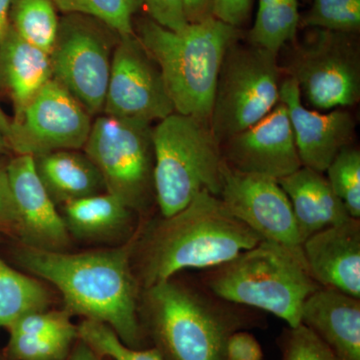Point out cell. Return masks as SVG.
<instances>
[{"mask_svg":"<svg viewBox=\"0 0 360 360\" xmlns=\"http://www.w3.org/2000/svg\"><path fill=\"white\" fill-rule=\"evenodd\" d=\"M174 112L155 59L135 33L120 37L111 60L104 115L153 123Z\"/></svg>","mask_w":360,"mask_h":360,"instance_id":"cell-12","label":"cell"},{"mask_svg":"<svg viewBox=\"0 0 360 360\" xmlns=\"http://www.w3.org/2000/svg\"><path fill=\"white\" fill-rule=\"evenodd\" d=\"M284 360H340L314 331L300 324L291 328Z\"/></svg>","mask_w":360,"mask_h":360,"instance_id":"cell-32","label":"cell"},{"mask_svg":"<svg viewBox=\"0 0 360 360\" xmlns=\"http://www.w3.org/2000/svg\"><path fill=\"white\" fill-rule=\"evenodd\" d=\"M151 123L98 116L84 149L103 175L106 193L134 212L155 200V149Z\"/></svg>","mask_w":360,"mask_h":360,"instance_id":"cell-8","label":"cell"},{"mask_svg":"<svg viewBox=\"0 0 360 360\" xmlns=\"http://www.w3.org/2000/svg\"><path fill=\"white\" fill-rule=\"evenodd\" d=\"M310 276L321 288L360 298V224L349 219L312 234L302 245Z\"/></svg>","mask_w":360,"mask_h":360,"instance_id":"cell-17","label":"cell"},{"mask_svg":"<svg viewBox=\"0 0 360 360\" xmlns=\"http://www.w3.org/2000/svg\"><path fill=\"white\" fill-rule=\"evenodd\" d=\"M279 101L288 108L302 167L324 174L335 156L352 146L354 116L343 108L321 113L305 108L297 84L288 77L281 82Z\"/></svg>","mask_w":360,"mask_h":360,"instance_id":"cell-16","label":"cell"},{"mask_svg":"<svg viewBox=\"0 0 360 360\" xmlns=\"http://www.w3.org/2000/svg\"><path fill=\"white\" fill-rule=\"evenodd\" d=\"M52 78L49 53L22 39L9 23L0 44V86L13 99L14 118Z\"/></svg>","mask_w":360,"mask_h":360,"instance_id":"cell-20","label":"cell"},{"mask_svg":"<svg viewBox=\"0 0 360 360\" xmlns=\"http://www.w3.org/2000/svg\"><path fill=\"white\" fill-rule=\"evenodd\" d=\"M78 336L99 357L111 360H163L158 348L139 350L127 347L115 330L103 322L85 319L77 326Z\"/></svg>","mask_w":360,"mask_h":360,"instance_id":"cell-27","label":"cell"},{"mask_svg":"<svg viewBox=\"0 0 360 360\" xmlns=\"http://www.w3.org/2000/svg\"><path fill=\"white\" fill-rule=\"evenodd\" d=\"M134 27L160 66L175 112L210 123L220 68L227 49L243 39L241 28L213 16L179 32L150 18H134Z\"/></svg>","mask_w":360,"mask_h":360,"instance_id":"cell-3","label":"cell"},{"mask_svg":"<svg viewBox=\"0 0 360 360\" xmlns=\"http://www.w3.org/2000/svg\"><path fill=\"white\" fill-rule=\"evenodd\" d=\"M360 298L319 288L303 303L302 324L340 360H360Z\"/></svg>","mask_w":360,"mask_h":360,"instance_id":"cell-18","label":"cell"},{"mask_svg":"<svg viewBox=\"0 0 360 360\" xmlns=\"http://www.w3.org/2000/svg\"><path fill=\"white\" fill-rule=\"evenodd\" d=\"M149 18L158 25L174 32L184 30L187 22L182 0H139Z\"/></svg>","mask_w":360,"mask_h":360,"instance_id":"cell-33","label":"cell"},{"mask_svg":"<svg viewBox=\"0 0 360 360\" xmlns=\"http://www.w3.org/2000/svg\"><path fill=\"white\" fill-rule=\"evenodd\" d=\"M252 0H213L212 16L241 28L250 18Z\"/></svg>","mask_w":360,"mask_h":360,"instance_id":"cell-35","label":"cell"},{"mask_svg":"<svg viewBox=\"0 0 360 360\" xmlns=\"http://www.w3.org/2000/svg\"><path fill=\"white\" fill-rule=\"evenodd\" d=\"M75 338L9 333L7 356L13 360H65Z\"/></svg>","mask_w":360,"mask_h":360,"instance_id":"cell-30","label":"cell"},{"mask_svg":"<svg viewBox=\"0 0 360 360\" xmlns=\"http://www.w3.org/2000/svg\"><path fill=\"white\" fill-rule=\"evenodd\" d=\"M300 27L356 34L360 30V0H314L311 8L300 16Z\"/></svg>","mask_w":360,"mask_h":360,"instance_id":"cell-29","label":"cell"},{"mask_svg":"<svg viewBox=\"0 0 360 360\" xmlns=\"http://www.w3.org/2000/svg\"><path fill=\"white\" fill-rule=\"evenodd\" d=\"M262 240L219 196L201 191L184 210L162 217L146 234L141 255L144 290L181 270L219 266Z\"/></svg>","mask_w":360,"mask_h":360,"instance_id":"cell-2","label":"cell"},{"mask_svg":"<svg viewBox=\"0 0 360 360\" xmlns=\"http://www.w3.org/2000/svg\"><path fill=\"white\" fill-rule=\"evenodd\" d=\"M45 191L56 205L106 193L103 175L82 149H65L33 158Z\"/></svg>","mask_w":360,"mask_h":360,"instance_id":"cell-21","label":"cell"},{"mask_svg":"<svg viewBox=\"0 0 360 360\" xmlns=\"http://www.w3.org/2000/svg\"><path fill=\"white\" fill-rule=\"evenodd\" d=\"M207 270L203 285L213 295L269 312L290 328L302 324L303 303L321 288L310 276L302 255L267 240Z\"/></svg>","mask_w":360,"mask_h":360,"instance_id":"cell-4","label":"cell"},{"mask_svg":"<svg viewBox=\"0 0 360 360\" xmlns=\"http://www.w3.org/2000/svg\"><path fill=\"white\" fill-rule=\"evenodd\" d=\"M134 246L82 253L56 252L21 245L18 264L33 276L53 284L68 314L103 322L127 347L141 343L139 283L130 265Z\"/></svg>","mask_w":360,"mask_h":360,"instance_id":"cell-1","label":"cell"},{"mask_svg":"<svg viewBox=\"0 0 360 360\" xmlns=\"http://www.w3.org/2000/svg\"><path fill=\"white\" fill-rule=\"evenodd\" d=\"M300 0H274L258 8L248 42L277 54L288 42L295 41L300 27Z\"/></svg>","mask_w":360,"mask_h":360,"instance_id":"cell-24","label":"cell"},{"mask_svg":"<svg viewBox=\"0 0 360 360\" xmlns=\"http://www.w3.org/2000/svg\"><path fill=\"white\" fill-rule=\"evenodd\" d=\"M283 68L277 54L241 39L227 49L219 77L210 127L219 146L262 120L281 103Z\"/></svg>","mask_w":360,"mask_h":360,"instance_id":"cell-7","label":"cell"},{"mask_svg":"<svg viewBox=\"0 0 360 360\" xmlns=\"http://www.w3.org/2000/svg\"><path fill=\"white\" fill-rule=\"evenodd\" d=\"M51 295L41 283L13 269L0 257V328H8L28 312L45 310Z\"/></svg>","mask_w":360,"mask_h":360,"instance_id":"cell-23","label":"cell"},{"mask_svg":"<svg viewBox=\"0 0 360 360\" xmlns=\"http://www.w3.org/2000/svg\"><path fill=\"white\" fill-rule=\"evenodd\" d=\"M229 303L170 278L144 290L142 307L172 360H226Z\"/></svg>","mask_w":360,"mask_h":360,"instance_id":"cell-6","label":"cell"},{"mask_svg":"<svg viewBox=\"0 0 360 360\" xmlns=\"http://www.w3.org/2000/svg\"><path fill=\"white\" fill-rule=\"evenodd\" d=\"M264 352L259 342L250 333L238 331L231 333L225 345L226 360H262Z\"/></svg>","mask_w":360,"mask_h":360,"instance_id":"cell-34","label":"cell"},{"mask_svg":"<svg viewBox=\"0 0 360 360\" xmlns=\"http://www.w3.org/2000/svg\"><path fill=\"white\" fill-rule=\"evenodd\" d=\"M59 18L52 0H11L9 23L22 39L49 53Z\"/></svg>","mask_w":360,"mask_h":360,"instance_id":"cell-25","label":"cell"},{"mask_svg":"<svg viewBox=\"0 0 360 360\" xmlns=\"http://www.w3.org/2000/svg\"><path fill=\"white\" fill-rule=\"evenodd\" d=\"M91 115L63 85L52 79L11 123L9 150L34 156L84 149L92 127Z\"/></svg>","mask_w":360,"mask_h":360,"instance_id":"cell-11","label":"cell"},{"mask_svg":"<svg viewBox=\"0 0 360 360\" xmlns=\"http://www.w3.org/2000/svg\"><path fill=\"white\" fill-rule=\"evenodd\" d=\"M63 14H82L96 18L120 37L134 34V20L139 0H52Z\"/></svg>","mask_w":360,"mask_h":360,"instance_id":"cell-26","label":"cell"},{"mask_svg":"<svg viewBox=\"0 0 360 360\" xmlns=\"http://www.w3.org/2000/svg\"><path fill=\"white\" fill-rule=\"evenodd\" d=\"M7 163L0 158V231L15 234L16 210L9 184Z\"/></svg>","mask_w":360,"mask_h":360,"instance_id":"cell-36","label":"cell"},{"mask_svg":"<svg viewBox=\"0 0 360 360\" xmlns=\"http://www.w3.org/2000/svg\"><path fill=\"white\" fill-rule=\"evenodd\" d=\"M187 22L196 23L212 18L213 0H182Z\"/></svg>","mask_w":360,"mask_h":360,"instance_id":"cell-37","label":"cell"},{"mask_svg":"<svg viewBox=\"0 0 360 360\" xmlns=\"http://www.w3.org/2000/svg\"><path fill=\"white\" fill-rule=\"evenodd\" d=\"M155 200L162 217L206 191L219 196L224 160L210 123L172 113L153 130Z\"/></svg>","mask_w":360,"mask_h":360,"instance_id":"cell-5","label":"cell"},{"mask_svg":"<svg viewBox=\"0 0 360 360\" xmlns=\"http://www.w3.org/2000/svg\"><path fill=\"white\" fill-rule=\"evenodd\" d=\"M220 148L225 163L245 174L278 180L302 167L283 103L255 124L225 141Z\"/></svg>","mask_w":360,"mask_h":360,"instance_id":"cell-14","label":"cell"},{"mask_svg":"<svg viewBox=\"0 0 360 360\" xmlns=\"http://www.w3.org/2000/svg\"><path fill=\"white\" fill-rule=\"evenodd\" d=\"M11 0H0V44L9 26V9Z\"/></svg>","mask_w":360,"mask_h":360,"instance_id":"cell-39","label":"cell"},{"mask_svg":"<svg viewBox=\"0 0 360 360\" xmlns=\"http://www.w3.org/2000/svg\"><path fill=\"white\" fill-rule=\"evenodd\" d=\"M0 360H4V359H2L1 357H0Z\"/></svg>","mask_w":360,"mask_h":360,"instance_id":"cell-43","label":"cell"},{"mask_svg":"<svg viewBox=\"0 0 360 360\" xmlns=\"http://www.w3.org/2000/svg\"><path fill=\"white\" fill-rule=\"evenodd\" d=\"M70 314L63 311L28 312L9 326V333L37 336H73L77 338V326L70 321Z\"/></svg>","mask_w":360,"mask_h":360,"instance_id":"cell-31","label":"cell"},{"mask_svg":"<svg viewBox=\"0 0 360 360\" xmlns=\"http://www.w3.org/2000/svg\"><path fill=\"white\" fill-rule=\"evenodd\" d=\"M328 179L331 188L342 201L352 219H360V153L348 146L329 165Z\"/></svg>","mask_w":360,"mask_h":360,"instance_id":"cell-28","label":"cell"},{"mask_svg":"<svg viewBox=\"0 0 360 360\" xmlns=\"http://www.w3.org/2000/svg\"><path fill=\"white\" fill-rule=\"evenodd\" d=\"M16 210L15 236L23 246L65 252L70 234L63 215L40 181L32 155H18L7 163Z\"/></svg>","mask_w":360,"mask_h":360,"instance_id":"cell-15","label":"cell"},{"mask_svg":"<svg viewBox=\"0 0 360 360\" xmlns=\"http://www.w3.org/2000/svg\"><path fill=\"white\" fill-rule=\"evenodd\" d=\"M277 181L290 201L303 243L322 229L352 219L321 172L302 167Z\"/></svg>","mask_w":360,"mask_h":360,"instance_id":"cell-19","label":"cell"},{"mask_svg":"<svg viewBox=\"0 0 360 360\" xmlns=\"http://www.w3.org/2000/svg\"><path fill=\"white\" fill-rule=\"evenodd\" d=\"M219 198L236 219L264 240L285 246L303 257V241L290 201L276 179L238 172L224 161Z\"/></svg>","mask_w":360,"mask_h":360,"instance_id":"cell-13","label":"cell"},{"mask_svg":"<svg viewBox=\"0 0 360 360\" xmlns=\"http://www.w3.org/2000/svg\"><path fill=\"white\" fill-rule=\"evenodd\" d=\"M7 150H9V148L6 139L0 135V155L6 153Z\"/></svg>","mask_w":360,"mask_h":360,"instance_id":"cell-41","label":"cell"},{"mask_svg":"<svg viewBox=\"0 0 360 360\" xmlns=\"http://www.w3.org/2000/svg\"><path fill=\"white\" fill-rule=\"evenodd\" d=\"M134 210L108 193L63 205V220L70 234L86 240L112 238L127 229Z\"/></svg>","mask_w":360,"mask_h":360,"instance_id":"cell-22","label":"cell"},{"mask_svg":"<svg viewBox=\"0 0 360 360\" xmlns=\"http://www.w3.org/2000/svg\"><path fill=\"white\" fill-rule=\"evenodd\" d=\"M99 359H101V357H99L89 345L82 342V343L75 348V352H73L70 356L66 357V360H99Z\"/></svg>","mask_w":360,"mask_h":360,"instance_id":"cell-38","label":"cell"},{"mask_svg":"<svg viewBox=\"0 0 360 360\" xmlns=\"http://www.w3.org/2000/svg\"><path fill=\"white\" fill-rule=\"evenodd\" d=\"M11 123H13V122L9 120L6 113H4V110L0 108V135L4 136L6 139L8 137L9 134H11Z\"/></svg>","mask_w":360,"mask_h":360,"instance_id":"cell-40","label":"cell"},{"mask_svg":"<svg viewBox=\"0 0 360 360\" xmlns=\"http://www.w3.org/2000/svg\"><path fill=\"white\" fill-rule=\"evenodd\" d=\"M120 35L82 14H63L49 59L53 79L70 92L90 115L103 112L113 51Z\"/></svg>","mask_w":360,"mask_h":360,"instance_id":"cell-10","label":"cell"},{"mask_svg":"<svg viewBox=\"0 0 360 360\" xmlns=\"http://www.w3.org/2000/svg\"><path fill=\"white\" fill-rule=\"evenodd\" d=\"M295 42L286 77L295 79L300 96L315 110L345 108L360 99V46L354 33L312 28Z\"/></svg>","mask_w":360,"mask_h":360,"instance_id":"cell-9","label":"cell"},{"mask_svg":"<svg viewBox=\"0 0 360 360\" xmlns=\"http://www.w3.org/2000/svg\"><path fill=\"white\" fill-rule=\"evenodd\" d=\"M274 0H259V4H258V8H262V7L266 6L267 4H271Z\"/></svg>","mask_w":360,"mask_h":360,"instance_id":"cell-42","label":"cell"}]
</instances>
